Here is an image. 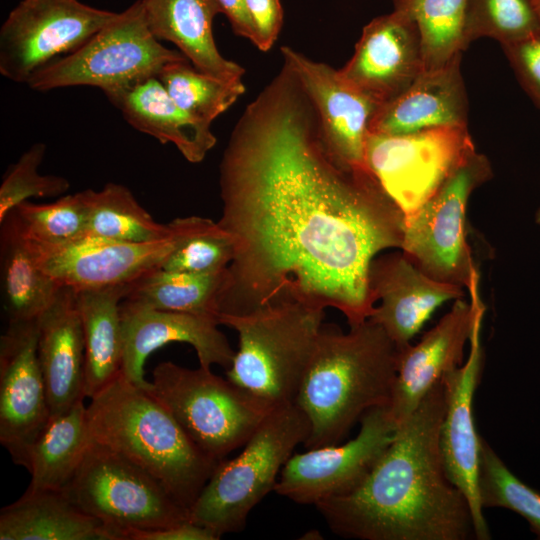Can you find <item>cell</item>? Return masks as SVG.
<instances>
[{
    "label": "cell",
    "mask_w": 540,
    "mask_h": 540,
    "mask_svg": "<svg viewBox=\"0 0 540 540\" xmlns=\"http://www.w3.org/2000/svg\"><path fill=\"white\" fill-rule=\"evenodd\" d=\"M423 70L418 27L399 8L364 26L352 57L339 69L349 83L379 105L403 93Z\"/></svg>",
    "instance_id": "obj_18"
},
{
    "label": "cell",
    "mask_w": 540,
    "mask_h": 540,
    "mask_svg": "<svg viewBox=\"0 0 540 540\" xmlns=\"http://www.w3.org/2000/svg\"><path fill=\"white\" fill-rule=\"evenodd\" d=\"M175 102L196 118L212 123L245 92L242 80H226L196 69L189 60L167 64L157 75Z\"/></svg>",
    "instance_id": "obj_33"
},
{
    "label": "cell",
    "mask_w": 540,
    "mask_h": 540,
    "mask_svg": "<svg viewBox=\"0 0 540 540\" xmlns=\"http://www.w3.org/2000/svg\"><path fill=\"white\" fill-rule=\"evenodd\" d=\"M210 529L194 522L186 521L176 525L155 529H128L122 533V540H218Z\"/></svg>",
    "instance_id": "obj_41"
},
{
    "label": "cell",
    "mask_w": 540,
    "mask_h": 540,
    "mask_svg": "<svg viewBox=\"0 0 540 540\" xmlns=\"http://www.w3.org/2000/svg\"><path fill=\"white\" fill-rule=\"evenodd\" d=\"M475 151L467 126L437 127L401 135L369 132L365 163L407 219Z\"/></svg>",
    "instance_id": "obj_11"
},
{
    "label": "cell",
    "mask_w": 540,
    "mask_h": 540,
    "mask_svg": "<svg viewBox=\"0 0 540 540\" xmlns=\"http://www.w3.org/2000/svg\"><path fill=\"white\" fill-rule=\"evenodd\" d=\"M474 306L462 298L415 345L399 349L397 373L388 414L396 427L418 407L445 374L464 363V348L470 339Z\"/></svg>",
    "instance_id": "obj_21"
},
{
    "label": "cell",
    "mask_w": 540,
    "mask_h": 540,
    "mask_svg": "<svg viewBox=\"0 0 540 540\" xmlns=\"http://www.w3.org/2000/svg\"><path fill=\"white\" fill-rule=\"evenodd\" d=\"M37 352L51 415L86 398L85 345L75 289L62 286L38 318Z\"/></svg>",
    "instance_id": "obj_23"
},
{
    "label": "cell",
    "mask_w": 540,
    "mask_h": 540,
    "mask_svg": "<svg viewBox=\"0 0 540 540\" xmlns=\"http://www.w3.org/2000/svg\"><path fill=\"white\" fill-rule=\"evenodd\" d=\"M221 13L228 18L236 35L247 38L253 44L255 30L250 19L246 0H216Z\"/></svg>",
    "instance_id": "obj_42"
},
{
    "label": "cell",
    "mask_w": 540,
    "mask_h": 540,
    "mask_svg": "<svg viewBox=\"0 0 540 540\" xmlns=\"http://www.w3.org/2000/svg\"><path fill=\"white\" fill-rule=\"evenodd\" d=\"M375 306L368 318L378 324L399 349L410 344L438 307L464 296V288L438 281L416 267L406 255H377L368 272Z\"/></svg>",
    "instance_id": "obj_19"
},
{
    "label": "cell",
    "mask_w": 540,
    "mask_h": 540,
    "mask_svg": "<svg viewBox=\"0 0 540 540\" xmlns=\"http://www.w3.org/2000/svg\"><path fill=\"white\" fill-rule=\"evenodd\" d=\"M491 177L489 160L475 151L405 219L400 250L428 276L466 289L479 276L467 242V207L473 191Z\"/></svg>",
    "instance_id": "obj_10"
},
{
    "label": "cell",
    "mask_w": 540,
    "mask_h": 540,
    "mask_svg": "<svg viewBox=\"0 0 540 540\" xmlns=\"http://www.w3.org/2000/svg\"><path fill=\"white\" fill-rule=\"evenodd\" d=\"M178 223L177 243L161 269L193 274L219 273L227 269L235 253L230 233L218 222L199 216L178 218Z\"/></svg>",
    "instance_id": "obj_34"
},
{
    "label": "cell",
    "mask_w": 540,
    "mask_h": 540,
    "mask_svg": "<svg viewBox=\"0 0 540 540\" xmlns=\"http://www.w3.org/2000/svg\"><path fill=\"white\" fill-rule=\"evenodd\" d=\"M219 185L218 224L235 244L220 315L301 304L335 308L350 327L371 316L370 264L401 249L405 217L368 168L345 170L329 158L287 64L236 123Z\"/></svg>",
    "instance_id": "obj_1"
},
{
    "label": "cell",
    "mask_w": 540,
    "mask_h": 540,
    "mask_svg": "<svg viewBox=\"0 0 540 540\" xmlns=\"http://www.w3.org/2000/svg\"><path fill=\"white\" fill-rule=\"evenodd\" d=\"M478 492L483 508L500 507L517 513L540 539V493L516 477L482 437Z\"/></svg>",
    "instance_id": "obj_36"
},
{
    "label": "cell",
    "mask_w": 540,
    "mask_h": 540,
    "mask_svg": "<svg viewBox=\"0 0 540 540\" xmlns=\"http://www.w3.org/2000/svg\"><path fill=\"white\" fill-rule=\"evenodd\" d=\"M355 438L293 453L279 474L274 491L298 504L317 503L356 488L392 442L396 425L387 407L369 410Z\"/></svg>",
    "instance_id": "obj_13"
},
{
    "label": "cell",
    "mask_w": 540,
    "mask_h": 540,
    "mask_svg": "<svg viewBox=\"0 0 540 540\" xmlns=\"http://www.w3.org/2000/svg\"><path fill=\"white\" fill-rule=\"evenodd\" d=\"M250 19L255 30L254 45L266 52L276 42L283 24L280 0H246Z\"/></svg>",
    "instance_id": "obj_40"
},
{
    "label": "cell",
    "mask_w": 540,
    "mask_h": 540,
    "mask_svg": "<svg viewBox=\"0 0 540 540\" xmlns=\"http://www.w3.org/2000/svg\"><path fill=\"white\" fill-rule=\"evenodd\" d=\"M0 540H116L63 491L29 490L0 511Z\"/></svg>",
    "instance_id": "obj_26"
},
{
    "label": "cell",
    "mask_w": 540,
    "mask_h": 540,
    "mask_svg": "<svg viewBox=\"0 0 540 540\" xmlns=\"http://www.w3.org/2000/svg\"><path fill=\"white\" fill-rule=\"evenodd\" d=\"M90 399V439L144 469L190 511L219 462L192 442L150 389L122 374Z\"/></svg>",
    "instance_id": "obj_4"
},
{
    "label": "cell",
    "mask_w": 540,
    "mask_h": 540,
    "mask_svg": "<svg viewBox=\"0 0 540 540\" xmlns=\"http://www.w3.org/2000/svg\"><path fill=\"white\" fill-rule=\"evenodd\" d=\"M535 222H536L537 225L540 226V207L538 208V210L535 213Z\"/></svg>",
    "instance_id": "obj_44"
},
{
    "label": "cell",
    "mask_w": 540,
    "mask_h": 540,
    "mask_svg": "<svg viewBox=\"0 0 540 540\" xmlns=\"http://www.w3.org/2000/svg\"><path fill=\"white\" fill-rule=\"evenodd\" d=\"M84 513L110 528L155 529L190 521V511L144 469L90 439L84 458L62 490Z\"/></svg>",
    "instance_id": "obj_9"
},
{
    "label": "cell",
    "mask_w": 540,
    "mask_h": 540,
    "mask_svg": "<svg viewBox=\"0 0 540 540\" xmlns=\"http://www.w3.org/2000/svg\"><path fill=\"white\" fill-rule=\"evenodd\" d=\"M37 343L38 319L8 322L0 338V442L23 467L51 417Z\"/></svg>",
    "instance_id": "obj_17"
},
{
    "label": "cell",
    "mask_w": 540,
    "mask_h": 540,
    "mask_svg": "<svg viewBox=\"0 0 540 540\" xmlns=\"http://www.w3.org/2000/svg\"><path fill=\"white\" fill-rule=\"evenodd\" d=\"M89 443L84 400L51 415L27 454L24 467L31 474L27 489L62 491L80 466Z\"/></svg>",
    "instance_id": "obj_28"
},
{
    "label": "cell",
    "mask_w": 540,
    "mask_h": 540,
    "mask_svg": "<svg viewBox=\"0 0 540 540\" xmlns=\"http://www.w3.org/2000/svg\"><path fill=\"white\" fill-rule=\"evenodd\" d=\"M446 395L440 380L395 430L352 491L315 506L339 536L360 540L475 538L465 495L448 478L440 449Z\"/></svg>",
    "instance_id": "obj_2"
},
{
    "label": "cell",
    "mask_w": 540,
    "mask_h": 540,
    "mask_svg": "<svg viewBox=\"0 0 540 540\" xmlns=\"http://www.w3.org/2000/svg\"><path fill=\"white\" fill-rule=\"evenodd\" d=\"M171 234L151 242H122L83 236L62 244L30 241L38 264L60 286L75 290L129 284L160 268L179 236L178 218Z\"/></svg>",
    "instance_id": "obj_16"
},
{
    "label": "cell",
    "mask_w": 540,
    "mask_h": 540,
    "mask_svg": "<svg viewBox=\"0 0 540 540\" xmlns=\"http://www.w3.org/2000/svg\"><path fill=\"white\" fill-rule=\"evenodd\" d=\"M123 363L121 374L131 383L151 388L144 377V364L158 348L172 342L190 344L201 367L220 365L228 369L235 352L219 323L206 316L173 312L121 303Z\"/></svg>",
    "instance_id": "obj_20"
},
{
    "label": "cell",
    "mask_w": 540,
    "mask_h": 540,
    "mask_svg": "<svg viewBox=\"0 0 540 540\" xmlns=\"http://www.w3.org/2000/svg\"><path fill=\"white\" fill-rule=\"evenodd\" d=\"M398 356V346L370 319L347 333L322 324L295 399L310 423L304 446L336 445L369 410L388 407Z\"/></svg>",
    "instance_id": "obj_3"
},
{
    "label": "cell",
    "mask_w": 540,
    "mask_h": 540,
    "mask_svg": "<svg viewBox=\"0 0 540 540\" xmlns=\"http://www.w3.org/2000/svg\"><path fill=\"white\" fill-rule=\"evenodd\" d=\"M281 53L314 106L320 139L329 158L345 170L367 168L366 140L381 105L349 83L339 69L288 46L281 47Z\"/></svg>",
    "instance_id": "obj_15"
},
{
    "label": "cell",
    "mask_w": 540,
    "mask_h": 540,
    "mask_svg": "<svg viewBox=\"0 0 540 540\" xmlns=\"http://www.w3.org/2000/svg\"><path fill=\"white\" fill-rule=\"evenodd\" d=\"M540 31V21L531 0H468L465 40L492 38L501 46Z\"/></svg>",
    "instance_id": "obj_37"
},
{
    "label": "cell",
    "mask_w": 540,
    "mask_h": 540,
    "mask_svg": "<svg viewBox=\"0 0 540 540\" xmlns=\"http://www.w3.org/2000/svg\"><path fill=\"white\" fill-rule=\"evenodd\" d=\"M188 60L151 33L138 0L76 51L42 67L26 83L39 92L72 86L99 88L106 97L157 76L171 62Z\"/></svg>",
    "instance_id": "obj_8"
},
{
    "label": "cell",
    "mask_w": 540,
    "mask_h": 540,
    "mask_svg": "<svg viewBox=\"0 0 540 540\" xmlns=\"http://www.w3.org/2000/svg\"><path fill=\"white\" fill-rule=\"evenodd\" d=\"M479 282L474 281L468 288L475 313L467 359L441 379L446 395V410L440 429V449L448 478L469 502L476 539L489 540L490 532L478 492L481 436L477 433L473 414L474 395L480 382L484 355L481 331L486 308L481 299Z\"/></svg>",
    "instance_id": "obj_14"
},
{
    "label": "cell",
    "mask_w": 540,
    "mask_h": 540,
    "mask_svg": "<svg viewBox=\"0 0 540 540\" xmlns=\"http://www.w3.org/2000/svg\"><path fill=\"white\" fill-rule=\"evenodd\" d=\"M151 33L177 46L198 70L226 80H242L245 69L224 58L213 35L221 13L216 0H143Z\"/></svg>",
    "instance_id": "obj_25"
},
{
    "label": "cell",
    "mask_w": 540,
    "mask_h": 540,
    "mask_svg": "<svg viewBox=\"0 0 540 540\" xmlns=\"http://www.w3.org/2000/svg\"><path fill=\"white\" fill-rule=\"evenodd\" d=\"M9 216L28 240L62 244L86 235L88 208L84 192L59 197L51 203L24 201Z\"/></svg>",
    "instance_id": "obj_35"
},
{
    "label": "cell",
    "mask_w": 540,
    "mask_h": 540,
    "mask_svg": "<svg viewBox=\"0 0 540 540\" xmlns=\"http://www.w3.org/2000/svg\"><path fill=\"white\" fill-rule=\"evenodd\" d=\"M116 12L79 0H22L0 29V73L15 83L84 45Z\"/></svg>",
    "instance_id": "obj_12"
},
{
    "label": "cell",
    "mask_w": 540,
    "mask_h": 540,
    "mask_svg": "<svg viewBox=\"0 0 540 540\" xmlns=\"http://www.w3.org/2000/svg\"><path fill=\"white\" fill-rule=\"evenodd\" d=\"M150 391L216 462L243 447L275 408L211 369H189L171 361L153 369Z\"/></svg>",
    "instance_id": "obj_7"
},
{
    "label": "cell",
    "mask_w": 540,
    "mask_h": 540,
    "mask_svg": "<svg viewBox=\"0 0 540 540\" xmlns=\"http://www.w3.org/2000/svg\"><path fill=\"white\" fill-rule=\"evenodd\" d=\"M309 433V420L295 403L275 407L236 457L217 464L190 509V520L219 538L242 530L251 510L274 490L281 469Z\"/></svg>",
    "instance_id": "obj_6"
},
{
    "label": "cell",
    "mask_w": 540,
    "mask_h": 540,
    "mask_svg": "<svg viewBox=\"0 0 540 540\" xmlns=\"http://www.w3.org/2000/svg\"><path fill=\"white\" fill-rule=\"evenodd\" d=\"M502 48L521 86L540 109V31Z\"/></svg>",
    "instance_id": "obj_39"
},
{
    "label": "cell",
    "mask_w": 540,
    "mask_h": 540,
    "mask_svg": "<svg viewBox=\"0 0 540 540\" xmlns=\"http://www.w3.org/2000/svg\"><path fill=\"white\" fill-rule=\"evenodd\" d=\"M226 270L212 274L170 272L156 268L128 284L124 302L137 306L191 313L219 323V296Z\"/></svg>",
    "instance_id": "obj_30"
},
{
    "label": "cell",
    "mask_w": 540,
    "mask_h": 540,
    "mask_svg": "<svg viewBox=\"0 0 540 540\" xmlns=\"http://www.w3.org/2000/svg\"><path fill=\"white\" fill-rule=\"evenodd\" d=\"M46 149L42 142L33 144L6 171L0 186V222L29 198L58 197L69 190L66 178L40 174Z\"/></svg>",
    "instance_id": "obj_38"
},
{
    "label": "cell",
    "mask_w": 540,
    "mask_h": 540,
    "mask_svg": "<svg viewBox=\"0 0 540 540\" xmlns=\"http://www.w3.org/2000/svg\"><path fill=\"white\" fill-rule=\"evenodd\" d=\"M540 21V0H531Z\"/></svg>",
    "instance_id": "obj_43"
},
{
    "label": "cell",
    "mask_w": 540,
    "mask_h": 540,
    "mask_svg": "<svg viewBox=\"0 0 540 540\" xmlns=\"http://www.w3.org/2000/svg\"><path fill=\"white\" fill-rule=\"evenodd\" d=\"M462 54L424 69L392 101L379 107L370 133L401 135L447 126H467L468 99L460 70Z\"/></svg>",
    "instance_id": "obj_22"
},
{
    "label": "cell",
    "mask_w": 540,
    "mask_h": 540,
    "mask_svg": "<svg viewBox=\"0 0 540 540\" xmlns=\"http://www.w3.org/2000/svg\"><path fill=\"white\" fill-rule=\"evenodd\" d=\"M88 208L85 236L122 242H151L172 232L171 222L159 223L126 186L109 182L101 190H83Z\"/></svg>",
    "instance_id": "obj_31"
},
{
    "label": "cell",
    "mask_w": 540,
    "mask_h": 540,
    "mask_svg": "<svg viewBox=\"0 0 540 540\" xmlns=\"http://www.w3.org/2000/svg\"><path fill=\"white\" fill-rule=\"evenodd\" d=\"M128 284L76 291L85 345V397L91 398L122 371L121 303Z\"/></svg>",
    "instance_id": "obj_27"
},
{
    "label": "cell",
    "mask_w": 540,
    "mask_h": 540,
    "mask_svg": "<svg viewBox=\"0 0 540 540\" xmlns=\"http://www.w3.org/2000/svg\"><path fill=\"white\" fill-rule=\"evenodd\" d=\"M323 317L324 310L301 304L220 315L219 324L233 328L239 337L227 379L274 407L295 403Z\"/></svg>",
    "instance_id": "obj_5"
},
{
    "label": "cell",
    "mask_w": 540,
    "mask_h": 540,
    "mask_svg": "<svg viewBox=\"0 0 540 540\" xmlns=\"http://www.w3.org/2000/svg\"><path fill=\"white\" fill-rule=\"evenodd\" d=\"M415 21L424 69L445 65L468 47L465 23L468 0H393Z\"/></svg>",
    "instance_id": "obj_32"
},
{
    "label": "cell",
    "mask_w": 540,
    "mask_h": 540,
    "mask_svg": "<svg viewBox=\"0 0 540 540\" xmlns=\"http://www.w3.org/2000/svg\"><path fill=\"white\" fill-rule=\"evenodd\" d=\"M0 224L1 286L8 322L38 319L62 286L38 264L12 219L6 216Z\"/></svg>",
    "instance_id": "obj_29"
},
{
    "label": "cell",
    "mask_w": 540,
    "mask_h": 540,
    "mask_svg": "<svg viewBox=\"0 0 540 540\" xmlns=\"http://www.w3.org/2000/svg\"><path fill=\"white\" fill-rule=\"evenodd\" d=\"M107 99L130 126L162 144H173L188 162H202L216 145L211 123L181 108L157 76L142 79Z\"/></svg>",
    "instance_id": "obj_24"
}]
</instances>
